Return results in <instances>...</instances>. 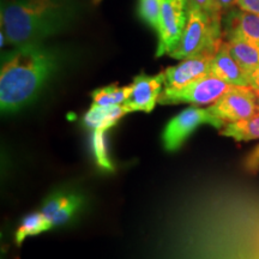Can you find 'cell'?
Masks as SVG:
<instances>
[{
    "mask_svg": "<svg viewBox=\"0 0 259 259\" xmlns=\"http://www.w3.org/2000/svg\"><path fill=\"white\" fill-rule=\"evenodd\" d=\"M213 53H203L181 60L176 66L167 67L163 71L164 88L181 89L193 80L210 73Z\"/></svg>",
    "mask_w": 259,
    "mask_h": 259,
    "instance_id": "cell-9",
    "label": "cell"
},
{
    "mask_svg": "<svg viewBox=\"0 0 259 259\" xmlns=\"http://www.w3.org/2000/svg\"><path fill=\"white\" fill-rule=\"evenodd\" d=\"M163 72L155 76H148L144 73L136 76L131 84V93L122 105L126 112L150 113L158 102V97L163 92Z\"/></svg>",
    "mask_w": 259,
    "mask_h": 259,
    "instance_id": "cell-8",
    "label": "cell"
},
{
    "mask_svg": "<svg viewBox=\"0 0 259 259\" xmlns=\"http://www.w3.org/2000/svg\"><path fill=\"white\" fill-rule=\"evenodd\" d=\"M163 0H139L138 16L153 30H160V17Z\"/></svg>",
    "mask_w": 259,
    "mask_h": 259,
    "instance_id": "cell-17",
    "label": "cell"
},
{
    "mask_svg": "<svg viewBox=\"0 0 259 259\" xmlns=\"http://www.w3.org/2000/svg\"><path fill=\"white\" fill-rule=\"evenodd\" d=\"M192 4L199 6L200 9H203L204 11L209 12L210 15H221V10L219 9L218 4H216V0H189Z\"/></svg>",
    "mask_w": 259,
    "mask_h": 259,
    "instance_id": "cell-22",
    "label": "cell"
},
{
    "mask_svg": "<svg viewBox=\"0 0 259 259\" xmlns=\"http://www.w3.org/2000/svg\"><path fill=\"white\" fill-rule=\"evenodd\" d=\"M209 124L215 128H222L226 125L225 121L215 116L209 108H198L191 106L184 109L177 116L168 122L162 134V142L167 151H177L185 143L191 134L200 125Z\"/></svg>",
    "mask_w": 259,
    "mask_h": 259,
    "instance_id": "cell-5",
    "label": "cell"
},
{
    "mask_svg": "<svg viewBox=\"0 0 259 259\" xmlns=\"http://www.w3.org/2000/svg\"><path fill=\"white\" fill-rule=\"evenodd\" d=\"M187 16H189V0L162 2L156 57L169 54L177 47L185 30Z\"/></svg>",
    "mask_w": 259,
    "mask_h": 259,
    "instance_id": "cell-7",
    "label": "cell"
},
{
    "mask_svg": "<svg viewBox=\"0 0 259 259\" xmlns=\"http://www.w3.org/2000/svg\"><path fill=\"white\" fill-rule=\"evenodd\" d=\"M127 114L122 105H115L112 107H101L92 105L89 111L83 116V125L89 130H105L109 128L118 124V121Z\"/></svg>",
    "mask_w": 259,
    "mask_h": 259,
    "instance_id": "cell-12",
    "label": "cell"
},
{
    "mask_svg": "<svg viewBox=\"0 0 259 259\" xmlns=\"http://www.w3.org/2000/svg\"><path fill=\"white\" fill-rule=\"evenodd\" d=\"M106 132L105 130H94L92 135V149L97 166L103 170H113V164L108 157L106 145Z\"/></svg>",
    "mask_w": 259,
    "mask_h": 259,
    "instance_id": "cell-18",
    "label": "cell"
},
{
    "mask_svg": "<svg viewBox=\"0 0 259 259\" xmlns=\"http://www.w3.org/2000/svg\"><path fill=\"white\" fill-rule=\"evenodd\" d=\"M245 169L251 174H257L259 171V144L255 147L245 160Z\"/></svg>",
    "mask_w": 259,
    "mask_h": 259,
    "instance_id": "cell-21",
    "label": "cell"
},
{
    "mask_svg": "<svg viewBox=\"0 0 259 259\" xmlns=\"http://www.w3.org/2000/svg\"><path fill=\"white\" fill-rule=\"evenodd\" d=\"M226 42L233 58L250 77L259 67V45L241 38H233Z\"/></svg>",
    "mask_w": 259,
    "mask_h": 259,
    "instance_id": "cell-13",
    "label": "cell"
},
{
    "mask_svg": "<svg viewBox=\"0 0 259 259\" xmlns=\"http://www.w3.org/2000/svg\"><path fill=\"white\" fill-rule=\"evenodd\" d=\"M223 38H241L259 45V16L239 9H229L222 15Z\"/></svg>",
    "mask_w": 259,
    "mask_h": 259,
    "instance_id": "cell-10",
    "label": "cell"
},
{
    "mask_svg": "<svg viewBox=\"0 0 259 259\" xmlns=\"http://www.w3.org/2000/svg\"><path fill=\"white\" fill-rule=\"evenodd\" d=\"M238 6L241 10L259 16V0H238Z\"/></svg>",
    "mask_w": 259,
    "mask_h": 259,
    "instance_id": "cell-23",
    "label": "cell"
},
{
    "mask_svg": "<svg viewBox=\"0 0 259 259\" xmlns=\"http://www.w3.org/2000/svg\"><path fill=\"white\" fill-rule=\"evenodd\" d=\"M61 56L42 44L17 47L3 58L0 106L3 113H15L40 95L60 66Z\"/></svg>",
    "mask_w": 259,
    "mask_h": 259,
    "instance_id": "cell-1",
    "label": "cell"
},
{
    "mask_svg": "<svg viewBox=\"0 0 259 259\" xmlns=\"http://www.w3.org/2000/svg\"><path fill=\"white\" fill-rule=\"evenodd\" d=\"M248 79H250V85L259 92V67L250 74Z\"/></svg>",
    "mask_w": 259,
    "mask_h": 259,
    "instance_id": "cell-25",
    "label": "cell"
},
{
    "mask_svg": "<svg viewBox=\"0 0 259 259\" xmlns=\"http://www.w3.org/2000/svg\"><path fill=\"white\" fill-rule=\"evenodd\" d=\"M76 11L67 0H3L2 31L12 46L42 44L69 27Z\"/></svg>",
    "mask_w": 259,
    "mask_h": 259,
    "instance_id": "cell-2",
    "label": "cell"
},
{
    "mask_svg": "<svg viewBox=\"0 0 259 259\" xmlns=\"http://www.w3.org/2000/svg\"><path fill=\"white\" fill-rule=\"evenodd\" d=\"M209 109L226 124L254 118L259 115V92L251 85H232Z\"/></svg>",
    "mask_w": 259,
    "mask_h": 259,
    "instance_id": "cell-6",
    "label": "cell"
},
{
    "mask_svg": "<svg viewBox=\"0 0 259 259\" xmlns=\"http://www.w3.org/2000/svg\"><path fill=\"white\" fill-rule=\"evenodd\" d=\"M223 44L222 16L210 15L199 6L189 2V16L183 36L169 56L174 59L186 58L203 53H213Z\"/></svg>",
    "mask_w": 259,
    "mask_h": 259,
    "instance_id": "cell-3",
    "label": "cell"
},
{
    "mask_svg": "<svg viewBox=\"0 0 259 259\" xmlns=\"http://www.w3.org/2000/svg\"><path fill=\"white\" fill-rule=\"evenodd\" d=\"M82 203V199L78 196H74V194H69V199L65 203V205L61 208L53 220H52V227H57L65 225L66 222H69L71 218L73 216V213L78 210Z\"/></svg>",
    "mask_w": 259,
    "mask_h": 259,
    "instance_id": "cell-19",
    "label": "cell"
},
{
    "mask_svg": "<svg viewBox=\"0 0 259 259\" xmlns=\"http://www.w3.org/2000/svg\"><path fill=\"white\" fill-rule=\"evenodd\" d=\"M131 93V85L118 87L116 84L94 90L92 93L94 105L101 107H112L115 105H124Z\"/></svg>",
    "mask_w": 259,
    "mask_h": 259,
    "instance_id": "cell-16",
    "label": "cell"
},
{
    "mask_svg": "<svg viewBox=\"0 0 259 259\" xmlns=\"http://www.w3.org/2000/svg\"><path fill=\"white\" fill-rule=\"evenodd\" d=\"M52 225L50 221L45 218L41 211L30 213V215L25 216L23 221L19 225L17 231H16L15 240L17 242V245H21L29 236L41 234V233L50 231Z\"/></svg>",
    "mask_w": 259,
    "mask_h": 259,
    "instance_id": "cell-15",
    "label": "cell"
},
{
    "mask_svg": "<svg viewBox=\"0 0 259 259\" xmlns=\"http://www.w3.org/2000/svg\"><path fill=\"white\" fill-rule=\"evenodd\" d=\"M67 199H69V194L54 193L45 200L44 205H42L41 208V212L44 213L45 218L50 221L51 225H52V220H53V218L57 215L58 211H59V210L65 205V203L67 202ZM52 228H53V227H52Z\"/></svg>",
    "mask_w": 259,
    "mask_h": 259,
    "instance_id": "cell-20",
    "label": "cell"
},
{
    "mask_svg": "<svg viewBox=\"0 0 259 259\" xmlns=\"http://www.w3.org/2000/svg\"><path fill=\"white\" fill-rule=\"evenodd\" d=\"M216 4H218L219 9L221 10L223 15L225 12L228 11L229 9L234 8L235 5H238V0H216Z\"/></svg>",
    "mask_w": 259,
    "mask_h": 259,
    "instance_id": "cell-24",
    "label": "cell"
},
{
    "mask_svg": "<svg viewBox=\"0 0 259 259\" xmlns=\"http://www.w3.org/2000/svg\"><path fill=\"white\" fill-rule=\"evenodd\" d=\"M210 73L231 85H250L247 73L233 58L226 41H223L221 47L212 58Z\"/></svg>",
    "mask_w": 259,
    "mask_h": 259,
    "instance_id": "cell-11",
    "label": "cell"
},
{
    "mask_svg": "<svg viewBox=\"0 0 259 259\" xmlns=\"http://www.w3.org/2000/svg\"><path fill=\"white\" fill-rule=\"evenodd\" d=\"M220 135L235 139L238 142H248L259 139V115L233 122H227L220 130Z\"/></svg>",
    "mask_w": 259,
    "mask_h": 259,
    "instance_id": "cell-14",
    "label": "cell"
},
{
    "mask_svg": "<svg viewBox=\"0 0 259 259\" xmlns=\"http://www.w3.org/2000/svg\"><path fill=\"white\" fill-rule=\"evenodd\" d=\"M101 2H102V0H93V3H94V4H95V5L100 4V3H101Z\"/></svg>",
    "mask_w": 259,
    "mask_h": 259,
    "instance_id": "cell-26",
    "label": "cell"
},
{
    "mask_svg": "<svg viewBox=\"0 0 259 259\" xmlns=\"http://www.w3.org/2000/svg\"><path fill=\"white\" fill-rule=\"evenodd\" d=\"M231 88V84L209 73L193 80L181 89L164 88L158 97V103L160 105L191 103L194 106L212 105Z\"/></svg>",
    "mask_w": 259,
    "mask_h": 259,
    "instance_id": "cell-4",
    "label": "cell"
}]
</instances>
